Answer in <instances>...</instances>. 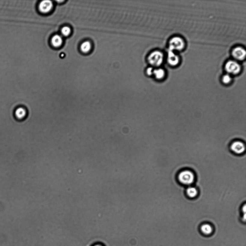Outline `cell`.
Listing matches in <instances>:
<instances>
[{
  "label": "cell",
  "mask_w": 246,
  "mask_h": 246,
  "mask_svg": "<svg viewBox=\"0 0 246 246\" xmlns=\"http://www.w3.org/2000/svg\"><path fill=\"white\" fill-rule=\"evenodd\" d=\"M225 69L229 74L237 75L241 71V66L236 61L229 60L225 64Z\"/></svg>",
  "instance_id": "obj_4"
},
{
  "label": "cell",
  "mask_w": 246,
  "mask_h": 246,
  "mask_svg": "<svg viewBox=\"0 0 246 246\" xmlns=\"http://www.w3.org/2000/svg\"><path fill=\"white\" fill-rule=\"evenodd\" d=\"M15 115L18 119H21L24 118L26 115V110L23 108H18L16 110Z\"/></svg>",
  "instance_id": "obj_11"
},
{
  "label": "cell",
  "mask_w": 246,
  "mask_h": 246,
  "mask_svg": "<svg viewBox=\"0 0 246 246\" xmlns=\"http://www.w3.org/2000/svg\"><path fill=\"white\" fill-rule=\"evenodd\" d=\"M246 52L244 49L238 47L232 50V55L233 57L237 60L242 61L245 59Z\"/></svg>",
  "instance_id": "obj_5"
},
{
  "label": "cell",
  "mask_w": 246,
  "mask_h": 246,
  "mask_svg": "<svg viewBox=\"0 0 246 246\" xmlns=\"http://www.w3.org/2000/svg\"><path fill=\"white\" fill-rule=\"evenodd\" d=\"M243 212H244L245 213H246V205H245L244 206V207H243Z\"/></svg>",
  "instance_id": "obj_18"
},
{
  "label": "cell",
  "mask_w": 246,
  "mask_h": 246,
  "mask_svg": "<svg viewBox=\"0 0 246 246\" xmlns=\"http://www.w3.org/2000/svg\"><path fill=\"white\" fill-rule=\"evenodd\" d=\"M230 148L231 150L237 154L243 153L245 150L244 144L240 141H236L233 142L231 144Z\"/></svg>",
  "instance_id": "obj_6"
},
{
  "label": "cell",
  "mask_w": 246,
  "mask_h": 246,
  "mask_svg": "<svg viewBox=\"0 0 246 246\" xmlns=\"http://www.w3.org/2000/svg\"><path fill=\"white\" fill-rule=\"evenodd\" d=\"M180 61L178 56L174 53L173 51L168 50V62L172 66H176Z\"/></svg>",
  "instance_id": "obj_8"
},
{
  "label": "cell",
  "mask_w": 246,
  "mask_h": 246,
  "mask_svg": "<svg viewBox=\"0 0 246 246\" xmlns=\"http://www.w3.org/2000/svg\"><path fill=\"white\" fill-rule=\"evenodd\" d=\"M164 55L162 52L159 50L153 51L148 56L147 60L152 66L158 67L163 62Z\"/></svg>",
  "instance_id": "obj_1"
},
{
  "label": "cell",
  "mask_w": 246,
  "mask_h": 246,
  "mask_svg": "<svg viewBox=\"0 0 246 246\" xmlns=\"http://www.w3.org/2000/svg\"><path fill=\"white\" fill-rule=\"evenodd\" d=\"M153 68L152 67H149L146 70V73L149 76H151L153 74Z\"/></svg>",
  "instance_id": "obj_17"
},
{
  "label": "cell",
  "mask_w": 246,
  "mask_h": 246,
  "mask_svg": "<svg viewBox=\"0 0 246 246\" xmlns=\"http://www.w3.org/2000/svg\"><path fill=\"white\" fill-rule=\"evenodd\" d=\"M53 3L50 1H43L39 4V10L43 13H47L52 10Z\"/></svg>",
  "instance_id": "obj_7"
},
{
  "label": "cell",
  "mask_w": 246,
  "mask_h": 246,
  "mask_svg": "<svg viewBox=\"0 0 246 246\" xmlns=\"http://www.w3.org/2000/svg\"><path fill=\"white\" fill-rule=\"evenodd\" d=\"M70 29L68 26L64 27L61 30V33L62 35L65 36H67L70 34Z\"/></svg>",
  "instance_id": "obj_16"
},
{
  "label": "cell",
  "mask_w": 246,
  "mask_h": 246,
  "mask_svg": "<svg viewBox=\"0 0 246 246\" xmlns=\"http://www.w3.org/2000/svg\"><path fill=\"white\" fill-rule=\"evenodd\" d=\"M153 74L158 79H162L165 76V71L162 68H159L153 70Z\"/></svg>",
  "instance_id": "obj_12"
},
{
  "label": "cell",
  "mask_w": 246,
  "mask_h": 246,
  "mask_svg": "<svg viewBox=\"0 0 246 246\" xmlns=\"http://www.w3.org/2000/svg\"><path fill=\"white\" fill-rule=\"evenodd\" d=\"M91 43L89 41H85L81 45L80 49L84 53H87L91 48Z\"/></svg>",
  "instance_id": "obj_14"
},
{
  "label": "cell",
  "mask_w": 246,
  "mask_h": 246,
  "mask_svg": "<svg viewBox=\"0 0 246 246\" xmlns=\"http://www.w3.org/2000/svg\"><path fill=\"white\" fill-rule=\"evenodd\" d=\"M185 42L182 38L175 37L171 39L169 42V50L173 51L174 50H182L185 47Z\"/></svg>",
  "instance_id": "obj_3"
},
{
  "label": "cell",
  "mask_w": 246,
  "mask_h": 246,
  "mask_svg": "<svg viewBox=\"0 0 246 246\" xmlns=\"http://www.w3.org/2000/svg\"><path fill=\"white\" fill-rule=\"evenodd\" d=\"M178 178L181 183L184 185H189L194 181L195 175L192 172L186 170L179 174Z\"/></svg>",
  "instance_id": "obj_2"
},
{
  "label": "cell",
  "mask_w": 246,
  "mask_h": 246,
  "mask_svg": "<svg viewBox=\"0 0 246 246\" xmlns=\"http://www.w3.org/2000/svg\"><path fill=\"white\" fill-rule=\"evenodd\" d=\"M52 44L55 47H58L62 44V39L60 35H56L54 36L51 40Z\"/></svg>",
  "instance_id": "obj_10"
},
{
  "label": "cell",
  "mask_w": 246,
  "mask_h": 246,
  "mask_svg": "<svg viewBox=\"0 0 246 246\" xmlns=\"http://www.w3.org/2000/svg\"><path fill=\"white\" fill-rule=\"evenodd\" d=\"M232 80V77L229 74H225L222 77V82L224 84H228L230 83Z\"/></svg>",
  "instance_id": "obj_15"
},
{
  "label": "cell",
  "mask_w": 246,
  "mask_h": 246,
  "mask_svg": "<svg viewBox=\"0 0 246 246\" xmlns=\"http://www.w3.org/2000/svg\"><path fill=\"white\" fill-rule=\"evenodd\" d=\"M200 231L202 234L205 235H209L213 232V228L211 225L208 224H204L200 227Z\"/></svg>",
  "instance_id": "obj_9"
},
{
  "label": "cell",
  "mask_w": 246,
  "mask_h": 246,
  "mask_svg": "<svg viewBox=\"0 0 246 246\" xmlns=\"http://www.w3.org/2000/svg\"><path fill=\"white\" fill-rule=\"evenodd\" d=\"M186 193L187 196L190 198H193L196 197L198 195V191L196 188L194 187H188L186 190Z\"/></svg>",
  "instance_id": "obj_13"
},
{
  "label": "cell",
  "mask_w": 246,
  "mask_h": 246,
  "mask_svg": "<svg viewBox=\"0 0 246 246\" xmlns=\"http://www.w3.org/2000/svg\"><path fill=\"white\" fill-rule=\"evenodd\" d=\"M95 246H102L101 245H95Z\"/></svg>",
  "instance_id": "obj_19"
}]
</instances>
